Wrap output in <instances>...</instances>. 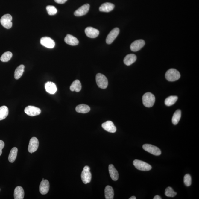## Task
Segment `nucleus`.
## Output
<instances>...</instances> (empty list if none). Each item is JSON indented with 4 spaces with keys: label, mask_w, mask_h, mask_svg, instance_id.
Masks as SVG:
<instances>
[{
    "label": "nucleus",
    "mask_w": 199,
    "mask_h": 199,
    "mask_svg": "<svg viewBox=\"0 0 199 199\" xmlns=\"http://www.w3.org/2000/svg\"><path fill=\"white\" fill-rule=\"evenodd\" d=\"M143 103L147 107H151L154 106L155 101L154 95L152 93L148 92L145 93L142 97Z\"/></svg>",
    "instance_id": "f257e3e1"
},
{
    "label": "nucleus",
    "mask_w": 199,
    "mask_h": 199,
    "mask_svg": "<svg viewBox=\"0 0 199 199\" xmlns=\"http://www.w3.org/2000/svg\"><path fill=\"white\" fill-rule=\"evenodd\" d=\"M165 78L170 82H174L179 80L180 78V74L177 70L170 69L166 72L165 74Z\"/></svg>",
    "instance_id": "f03ea898"
},
{
    "label": "nucleus",
    "mask_w": 199,
    "mask_h": 199,
    "mask_svg": "<svg viewBox=\"0 0 199 199\" xmlns=\"http://www.w3.org/2000/svg\"><path fill=\"white\" fill-rule=\"evenodd\" d=\"M133 163L136 169L141 171H148L152 169V166L142 161L135 160Z\"/></svg>",
    "instance_id": "7ed1b4c3"
},
{
    "label": "nucleus",
    "mask_w": 199,
    "mask_h": 199,
    "mask_svg": "<svg viewBox=\"0 0 199 199\" xmlns=\"http://www.w3.org/2000/svg\"><path fill=\"white\" fill-rule=\"evenodd\" d=\"M96 82L97 85L100 88L105 89L108 86V81L107 79L104 75L98 74L96 76Z\"/></svg>",
    "instance_id": "20e7f679"
},
{
    "label": "nucleus",
    "mask_w": 199,
    "mask_h": 199,
    "mask_svg": "<svg viewBox=\"0 0 199 199\" xmlns=\"http://www.w3.org/2000/svg\"><path fill=\"white\" fill-rule=\"evenodd\" d=\"M143 148L145 151L155 156H159L161 154V151L157 146L149 144H144Z\"/></svg>",
    "instance_id": "39448f33"
},
{
    "label": "nucleus",
    "mask_w": 199,
    "mask_h": 199,
    "mask_svg": "<svg viewBox=\"0 0 199 199\" xmlns=\"http://www.w3.org/2000/svg\"><path fill=\"white\" fill-rule=\"evenodd\" d=\"M12 16L10 14H6L1 17V23L4 28L10 29L12 26Z\"/></svg>",
    "instance_id": "423d86ee"
},
{
    "label": "nucleus",
    "mask_w": 199,
    "mask_h": 199,
    "mask_svg": "<svg viewBox=\"0 0 199 199\" xmlns=\"http://www.w3.org/2000/svg\"><path fill=\"white\" fill-rule=\"evenodd\" d=\"M25 112L28 116L33 117L39 115L41 113V110L39 108L29 106L25 108Z\"/></svg>",
    "instance_id": "0eeeda50"
},
{
    "label": "nucleus",
    "mask_w": 199,
    "mask_h": 199,
    "mask_svg": "<svg viewBox=\"0 0 199 199\" xmlns=\"http://www.w3.org/2000/svg\"><path fill=\"white\" fill-rule=\"evenodd\" d=\"M119 33V29L118 28H115L110 32L108 35L106 39L107 43L110 44L112 43L116 37L118 36Z\"/></svg>",
    "instance_id": "6e6552de"
},
{
    "label": "nucleus",
    "mask_w": 199,
    "mask_h": 199,
    "mask_svg": "<svg viewBox=\"0 0 199 199\" xmlns=\"http://www.w3.org/2000/svg\"><path fill=\"white\" fill-rule=\"evenodd\" d=\"M145 44L143 40H138L132 43L130 46V50L133 52H137L142 48Z\"/></svg>",
    "instance_id": "1a4fd4ad"
},
{
    "label": "nucleus",
    "mask_w": 199,
    "mask_h": 199,
    "mask_svg": "<svg viewBox=\"0 0 199 199\" xmlns=\"http://www.w3.org/2000/svg\"><path fill=\"white\" fill-rule=\"evenodd\" d=\"M39 146V141L37 138L33 137L30 139L28 150L30 153H33L37 150Z\"/></svg>",
    "instance_id": "9d476101"
},
{
    "label": "nucleus",
    "mask_w": 199,
    "mask_h": 199,
    "mask_svg": "<svg viewBox=\"0 0 199 199\" xmlns=\"http://www.w3.org/2000/svg\"><path fill=\"white\" fill-rule=\"evenodd\" d=\"M40 43L44 47L48 48H53L55 46V42L51 38L45 37L40 40Z\"/></svg>",
    "instance_id": "9b49d317"
},
{
    "label": "nucleus",
    "mask_w": 199,
    "mask_h": 199,
    "mask_svg": "<svg viewBox=\"0 0 199 199\" xmlns=\"http://www.w3.org/2000/svg\"><path fill=\"white\" fill-rule=\"evenodd\" d=\"M50 189V183L47 180H42L39 187L40 192L42 195H45L48 192Z\"/></svg>",
    "instance_id": "f8f14e48"
},
{
    "label": "nucleus",
    "mask_w": 199,
    "mask_h": 199,
    "mask_svg": "<svg viewBox=\"0 0 199 199\" xmlns=\"http://www.w3.org/2000/svg\"><path fill=\"white\" fill-rule=\"evenodd\" d=\"M90 5L89 4H84L75 11L74 15L76 16H81L86 15L89 12Z\"/></svg>",
    "instance_id": "ddd939ff"
},
{
    "label": "nucleus",
    "mask_w": 199,
    "mask_h": 199,
    "mask_svg": "<svg viewBox=\"0 0 199 199\" xmlns=\"http://www.w3.org/2000/svg\"><path fill=\"white\" fill-rule=\"evenodd\" d=\"M102 127L104 130L109 133H114L117 130V129L114 123L110 121H107L103 123L102 124Z\"/></svg>",
    "instance_id": "4468645a"
},
{
    "label": "nucleus",
    "mask_w": 199,
    "mask_h": 199,
    "mask_svg": "<svg viewBox=\"0 0 199 199\" xmlns=\"http://www.w3.org/2000/svg\"><path fill=\"white\" fill-rule=\"evenodd\" d=\"M85 33L88 37L91 38H96L99 34L98 30L90 27H87L86 28Z\"/></svg>",
    "instance_id": "2eb2a0df"
},
{
    "label": "nucleus",
    "mask_w": 199,
    "mask_h": 199,
    "mask_svg": "<svg viewBox=\"0 0 199 199\" xmlns=\"http://www.w3.org/2000/svg\"><path fill=\"white\" fill-rule=\"evenodd\" d=\"M64 41L67 44L72 46L78 45L79 43L78 40L77 38L69 34L66 35Z\"/></svg>",
    "instance_id": "dca6fc26"
},
{
    "label": "nucleus",
    "mask_w": 199,
    "mask_h": 199,
    "mask_svg": "<svg viewBox=\"0 0 199 199\" xmlns=\"http://www.w3.org/2000/svg\"><path fill=\"white\" fill-rule=\"evenodd\" d=\"M81 179L84 184L89 183L92 179V174L90 171L83 170L81 174Z\"/></svg>",
    "instance_id": "f3484780"
},
{
    "label": "nucleus",
    "mask_w": 199,
    "mask_h": 199,
    "mask_svg": "<svg viewBox=\"0 0 199 199\" xmlns=\"http://www.w3.org/2000/svg\"><path fill=\"white\" fill-rule=\"evenodd\" d=\"M109 172L110 177L113 180L117 181L119 179L118 172L115 168L113 165H110L109 167Z\"/></svg>",
    "instance_id": "a211bd4d"
},
{
    "label": "nucleus",
    "mask_w": 199,
    "mask_h": 199,
    "mask_svg": "<svg viewBox=\"0 0 199 199\" xmlns=\"http://www.w3.org/2000/svg\"><path fill=\"white\" fill-rule=\"evenodd\" d=\"M25 192L23 188L17 186L14 191V198L15 199H23L24 197Z\"/></svg>",
    "instance_id": "6ab92c4d"
},
{
    "label": "nucleus",
    "mask_w": 199,
    "mask_h": 199,
    "mask_svg": "<svg viewBox=\"0 0 199 199\" xmlns=\"http://www.w3.org/2000/svg\"><path fill=\"white\" fill-rule=\"evenodd\" d=\"M45 89L48 93L54 94L57 91L56 86L53 82H48L45 84Z\"/></svg>",
    "instance_id": "aec40b11"
},
{
    "label": "nucleus",
    "mask_w": 199,
    "mask_h": 199,
    "mask_svg": "<svg viewBox=\"0 0 199 199\" xmlns=\"http://www.w3.org/2000/svg\"><path fill=\"white\" fill-rule=\"evenodd\" d=\"M115 6L110 3H105L100 6L99 10L101 12H109L113 10Z\"/></svg>",
    "instance_id": "412c9836"
},
{
    "label": "nucleus",
    "mask_w": 199,
    "mask_h": 199,
    "mask_svg": "<svg viewBox=\"0 0 199 199\" xmlns=\"http://www.w3.org/2000/svg\"><path fill=\"white\" fill-rule=\"evenodd\" d=\"M136 55L134 54H130L125 57L124 62L126 65L129 66L136 61Z\"/></svg>",
    "instance_id": "4be33fe9"
},
{
    "label": "nucleus",
    "mask_w": 199,
    "mask_h": 199,
    "mask_svg": "<svg viewBox=\"0 0 199 199\" xmlns=\"http://www.w3.org/2000/svg\"><path fill=\"white\" fill-rule=\"evenodd\" d=\"M105 198L106 199H113L114 198V191L112 187L107 186L104 190Z\"/></svg>",
    "instance_id": "5701e85b"
},
{
    "label": "nucleus",
    "mask_w": 199,
    "mask_h": 199,
    "mask_svg": "<svg viewBox=\"0 0 199 199\" xmlns=\"http://www.w3.org/2000/svg\"><path fill=\"white\" fill-rule=\"evenodd\" d=\"M90 108L88 105L81 104L78 105L76 108V110L78 113H86L89 112Z\"/></svg>",
    "instance_id": "b1692460"
},
{
    "label": "nucleus",
    "mask_w": 199,
    "mask_h": 199,
    "mask_svg": "<svg viewBox=\"0 0 199 199\" xmlns=\"http://www.w3.org/2000/svg\"><path fill=\"white\" fill-rule=\"evenodd\" d=\"M81 89H82V85L78 80H76L73 82L70 87L71 91H75L77 92L80 91Z\"/></svg>",
    "instance_id": "393cba45"
},
{
    "label": "nucleus",
    "mask_w": 199,
    "mask_h": 199,
    "mask_svg": "<svg viewBox=\"0 0 199 199\" xmlns=\"http://www.w3.org/2000/svg\"><path fill=\"white\" fill-rule=\"evenodd\" d=\"M25 66L23 65H20L16 69L15 74V79H20L23 74L24 71Z\"/></svg>",
    "instance_id": "a878e982"
},
{
    "label": "nucleus",
    "mask_w": 199,
    "mask_h": 199,
    "mask_svg": "<svg viewBox=\"0 0 199 199\" xmlns=\"http://www.w3.org/2000/svg\"><path fill=\"white\" fill-rule=\"evenodd\" d=\"M18 149L16 147H14L11 149L9 154L8 159L10 163H13L16 158Z\"/></svg>",
    "instance_id": "bb28decb"
},
{
    "label": "nucleus",
    "mask_w": 199,
    "mask_h": 199,
    "mask_svg": "<svg viewBox=\"0 0 199 199\" xmlns=\"http://www.w3.org/2000/svg\"><path fill=\"white\" fill-rule=\"evenodd\" d=\"M9 114V110L7 107L4 106L0 107V121L3 120Z\"/></svg>",
    "instance_id": "cd10ccee"
},
{
    "label": "nucleus",
    "mask_w": 199,
    "mask_h": 199,
    "mask_svg": "<svg viewBox=\"0 0 199 199\" xmlns=\"http://www.w3.org/2000/svg\"><path fill=\"white\" fill-rule=\"evenodd\" d=\"M181 112L180 110H178L175 111L172 119V122L173 124L176 125L179 123L181 117Z\"/></svg>",
    "instance_id": "c85d7f7f"
},
{
    "label": "nucleus",
    "mask_w": 199,
    "mask_h": 199,
    "mask_svg": "<svg viewBox=\"0 0 199 199\" xmlns=\"http://www.w3.org/2000/svg\"><path fill=\"white\" fill-rule=\"evenodd\" d=\"M178 99L176 96H170L168 97L165 100V104L167 106H171L175 104Z\"/></svg>",
    "instance_id": "c756f323"
},
{
    "label": "nucleus",
    "mask_w": 199,
    "mask_h": 199,
    "mask_svg": "<svg viewBox=\"0 0 199 199\" xmlns=\"http://www.w3.org/2000/svg\"><path fill=\"white\" fill-rule=\"evenodd\" d=\"M12 54L10 52H4L1 57V60L3 62H7L11 59L12 57Z\"/></svg>",
    "instance_id": "7c9ffc66"
},
{
    "label": "nucleus",
    "mask_w": 199,
    "mask_h": 199,
    "mask_svg": "<svg viewBox=\"0 0 199 199\" xmlns=\"http://www.w3.org/2000/svg\"><path fill=\"white\" fill-rule=\"evenodd\" d=\"M177 192H175L172 188L170 187H167L165 189V195L167 197H173L176 196Z\"/></svg>",
    "instance_id": "2f4dec72"
},
{
    "label": "nucleus",
    "mask_w": 199,
    "mask_h": 199,
    "mask_svg": "<svg viewBox=\"0 0 199 199\" xmlns=\"http://www.w3.org/2000/svg\"><path fill=\"white\" fill-rule=\"evenodd\" d=\"M46 9L50 15H55L57 12V9L53 6H48L46 7Z\"/></svg>",
    "instance_id": "473e14b6"
},
{
    "label": "nucleus",
    "mask_w": 199,
    "mask_h": 199,
    "mask_svg": "<svg viewBox=\"0 0 199 199\" xmlns=\"http://www.w3.org/2000/svg\"><path fill=\"white\" fill-rule=\"evenodd\" d=\"M184 182L185 185L187 187L190 186L192 184V177L189 174L185 175L184 178Z\"/></svg>",
    "instance_id": "72a5a7b5"
},
{
    "label": "nucleus",
    "mask_w": 199,
    "mask_h": 199,
    "mask_svg": "<svg viewBox=\"0 0 199 199\" xmlns=\"http://www.w3.org/2000/svg\"><path fill=\"white\" fill-rule=\"evenodd\" d=\"M4 142L0 140V156L2 154V150L4 148Z\"/></svg>",
    "instance_id": "f704fd0d"
},
{
    "label": "nucleus",
    "mask_w": 199,
    "mask_h": 199,
    "mask_svg": "<svg viewBox=\"0 0 199 199\" xmlns=\"http://www.w3.org/2000/svg\"><path fill=\"white\" fill-rule=\"evenodd\" d=\"M58 4H63L68 0H54Z\"/></svg>",
    "instance_id": "c9c22d12"
},
{
    "label": "nucleus",
    "mask_w": 199,
    "mask_h": 199,
    "mask_svg": "<svg viewBox=\"0 0 199 199\" xmlns=\"http://www.w3.org/2000/svg\"><path fill=\"white\" fill-rule=\"evenodd\" d=\"M83 170H86V171H90V167L88 166H86L83 168Z\"/></svg>",
    "instance_id": "e433bc0d"
},
{
    "label": "nucleus",
    "mask_w": 199,
    "mask_h": 199,
    "mask_svg": "<svg viewBox=\"0 0 199 199\" xmlns=\"http://www.w3.org/2000/svg\"><path fill=\"white\" fill-rule=\"evenodd\" d=\"M161 197L158 195H156L154 198V199H161Z\"/></svg>",
    "instance_id": "4c0bfd02"
},
{
    "label": "nucleus",
    "mask_w": 199,
    "mask_h": 199,
    "mask_svg": "<svg viewBox=\"0 0 199 199\" xmlns=\"http://www.w3.org/2000/svg\"><path fill=\"white\" fill-rule=\"evenodd\" d=\"M136 197L133 196L130 197V198H129V199H136Z\"/></svg>",
    "instance_id": "58836bf2"
},
{
    "label": "nucleus",
    "mask_w": 199,
    "mask_h": 199,
    "mask_svg": "<svg viewBox=\"0 0 199 199\" xmlns=\"http://www.w3.org/2000/svg\"><path fill=\"white\" fill-rule=\"evenodd\" d=\"M44 179H42V180H44Z\"/></svg>",
    "instance_id": "ea45409f"
}]
</instances>
